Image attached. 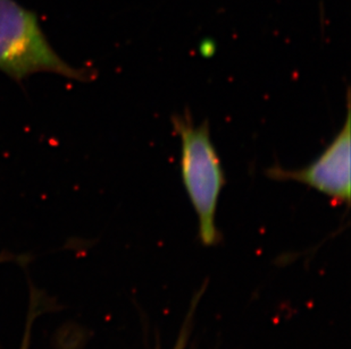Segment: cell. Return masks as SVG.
<instances>
[{
  "label": "cell",
  "instance_id": "1",
  "mask_svg": "<svg viewBox=\"0 0 351 349\" xmlns=\"http://www.w3.org/2000/svg\"><path fill=\"white\" fill-rule=\"evenodd\" d=\"M173 129L181 141L180 170L195 214L199 238L206 246L219 240L216 214L219 195L226 184V172L210 136L208 120L195 125L189 110L172 116Z\"/></svg>",
  "mask_w": 351,
  "mask_h": 349
},
{
  "label": "cell",
  "instance_id": "2",
  "mask_svg": "<svg viewBox=\"0 0 351 349\" xmlns=\"http://www.w3.org/2000/svg\"><path fill=\"white\" fill-rule=\"evenodd\" d=\"M0 72L17 83L38 73L79 82H89L93 76L65 62L47 39L37 14L16 0H0Z\"/></svg>",
  "mask_w": 351,
  "mask_h": 349
},
{
  "label": "cell",
  "instance_id": "4",
  "mask_svg": "<svg viewBox=\"0 0 351 349\" xmlns=\"http://www.w3.org/2000/svg\"><path fill=\"white\" fill-rule=\"evenodd\" d=\"M32 322H34V318L30 316L27 320V329H25V333H24L23 343L21 345V349H29V345H30V336H31V328H32Z\"/></svg>",
  "mask_w": 351,
  "mask_h": 349
},
{
  "label": "cell",
  "instance_id": "3",
  "mask_svg": "<svg viewBox=\"0 0 351 349\" xmlns=\"http://www.w3.org/2000/svg\"><path fill=\"white\" fill-rule=\"evenodd\" d=\"M350 91H347V117L338 134L315 161L300 169L274 165L266 170L273 181H297L328 196L335 205L349 207L350 181Z\"/></svg>",
  "mask_w": 351,
  "mask_h": 349
},
{
  "label": "cell",
  "instance_id": "5",
  "mask_svg": "<svg viewBox=\"0 0 351 349\" xmlns=\"http://www.w3.org/2000/svg\"><path fill=\"white\" fill-rule=\"evenodd\" d=\"M10 260H12V257H10V255H7V254H0V263Z\"/></svg>",
  "mask_w": 351,
  "mask_h": 349
}]
</instances>
